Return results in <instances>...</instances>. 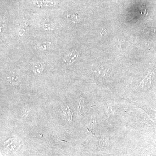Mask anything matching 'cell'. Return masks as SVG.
Listing matches in <instances>:
<instances>
[{
    "instance_id": "6da1fadb",
    "label": "cell",
    "mask_w": 156,
    "mask_h": 156,
    "mask_svg": "<svg viewBox=\"0 0 156 156\" xmlns=\"http://www.w3.org/2000/svg\"><path fill=\"white\" fill-rule=\"evenodd\" d=\"M153 73L150 72L145 76L144 79L140 82L139 86L141 87H148L151 83Z\"/></svg>"
},
{
    "instance_id": "7a4b0ae2",
    "label": "cell",
    "mask_w": 156,
    "mask_h": 156,
    "mask_svg": "<svg viewBox=\"0 0 156 156\" xmlns=\"http://www.w3.org/2000/svg\"><path fill=\"white\" fill-rule=\"evenodd\" d=\"M62 112H63L66 116L67 117V119L70 122L72 121V118L73 113L72 112L71 110L69 108L68 106L66 104L63 105V106L62 107Z\"/></svg>"
},
{
    "instance_id": "3957f363",
    "label": "cell",
    "mask_w": 156,
    "mask_h": 156,
    "mask_svg": "<svg viewBox=\"0 0 156 156\" xmlns=\"http://www.w3.org/2000/svg\"><path fill=\"white\" fill-rule=\"evenodd\" d=\"M96 116H95V115H93L92 116V117H91V122H90V126H91V128H93L95 127V125H96Z\"/></svg>"
},
{
    "instance_id": "277c9868",
    "label": "cell",
    "mask_w": 156,
    "mask_h": 156,
    "mask_svg": "<svg viewBox=\"0 0 156 156\" xmlns=\"http://www.w3.org/2000/svg\"><path fill=\"white\" fill-rule=\"evenodd\" d=\"M105 112L108 117L110 116L111 115H112V112L111 106L110 105H106V106L105 107Z\"/></svg>"
},
{
    "instance_id": "5b68a950",
    "label": "cell",
    "mask_w": 156,
    "mask_h": 156,
    "mask_svg": "<svg viewBox=\"0 0 156 156\" xmlns=\"http://www.w3.org/2000/svg\"><path fill=\"white\" fill-rule=\"evenodd\" d=\"M141 10H142V11H141V13L143 14L144 16H145L146 17H147V16H148V14L145 9L144 8V9H142Z\"/></svg>"
}]
</instances>
